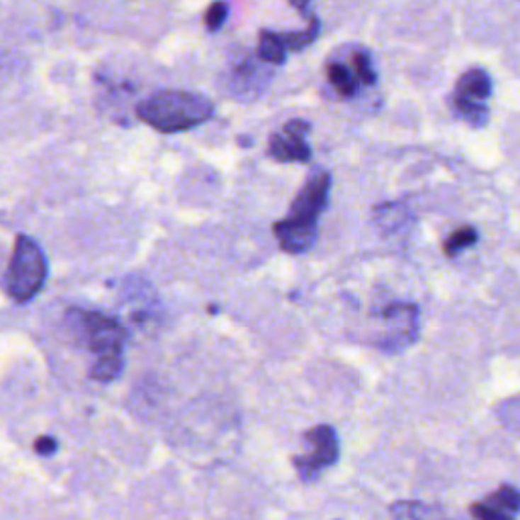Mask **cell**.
Masks as SVG:
<instances>
[{
  "label": "cell",
  "instance_id": "1",
  "mask_svg": "<svg viewBox=\"0 0 520 520\" xmlns=\"http://www.w3.org/2000/svg\"><path fill=\"white\" fill-rule=\"evenodd\" d=\"M332 189L329 171H315L293 199L287 217L275 222L273 234L283 252L303 254L317 240V224L327 208Z\"/></svg>",
  "mask_w": 520,
  "mask_h": 520
},
{
  "label": "cell",
  "instance_id": "2",
  "mask_svg": "<svg viewBox=\"0 0 520 520\" xmlns=\"http://www.w3.org/2000/svg\"><path fill=\"white\" fill-rule=\"evenodd\" d=\"M214 104L196 92L161 90L142 100L137 116L159 132H185L214 118Z\"/></svg>",
  "mask_w": 520,
  "mask_h": 520
},
{
  "label": "cell",
  "instance_id": "3",
  "mask_svg": "<svg viewBox=\"0 0 520 520\" xmlns=\"http://www.w3.org/2000/svg\"><path fill=\"white\" fill-rule=\"evenodd\" d=\"M47 278V260L39 244L29 236H16L11 264L6 271L9 295L25 303L43 289Z\"/></svg>",
  "mask_w": 520,
  "mask_h": 520
},
{
  "label": "cell",
  "instance_id": "4",
  "mask_svg": "<svg viewBox=\"0 0 520 520\" xmlns=\"http://www.w3.org/2000/svg\"><path fill=\"white\" fill-rule=\"evenodd\" d=\"M492 94V79L488 72L482 67H472L456 84L449 102L459 118L475 128H482L488 123V98Z\"/></svg>",
  "mask_w": 520,
  "mask_h": 520
},
{
  "label": "cell",
  "instance_id": "5",
  "mask_svg": "<svg viewBox=\"0 0 520 520\" xmlns=\"http://www.w3.org/2000/svg\"><path fill=\"white\" fill-rule=\"evenodd\" d=\"M76 315L88 348L98 356V360H124L123 350L128 334L123 323L100 311H76Z\"/></svg>",
  "mask_w": 520,
  "mask_h": 520
},
{
  "label": "cell",
  "instance_id": "6",
  "mask_svg": "<svg viewBox=\"0 0 520 520\" xmlns=\"http://www.w3.org/2000/svg\"><path fill=\"white\" fill-rule=\"evenodd\" d=\"M305 441L311 445V453H307L303 458H295L293 463L305 482H313L320 474V470L329 468L337 461L339 441H337L336 431L329 425L309 429L305 433Z\"/></svg>",
  "mask_w": 520,
  "mask_h": 520
},
{
  "label": "cell",
  "instance_id": "7",
  "mask_svg": "<svg viewBox=\"0 0 520 520\" xmlns=\"http://www.w3.org/2000/svg\"><path fill=\"white\" fill-rule=\"evenodd\" d=\"M311 126L305 120H289L283 132L269 138V157L278 163H307L311 159V147L307 145V135Z\"/></svg>",
  "mask_w": 520,
  "mask_h": 520
},
{
  "label": "cell",
  "instance_id": "8",
  "mask_svg": "<svg viewBox=\"0 0 520 520\" xmlns=\"http://www.w3.org/2000/svg\"><path fill=\"white\" fill-rule=\"evenodd\" d=\"M295 9H299L307 18V27L301 31H289L285 35H278L281 43L285 47V51H303L307 45H311L317 39L320 33V18L313 13L309 2H295Z\"/></svg>",
  "mask_w": 520,
  "mask_h": 520
},
{
  "label": "cell",
  "instance_id": "9",
  "mask_svg": "<svg viewBox=\"0 0 520 520\" xmlns=\"http://www.w3.org/2000/svg\"><path fill=\"white\" fill-rule=\"evenodd\" d=\"M392 520H445L443 514L423 502H397L390 506Z\"/></svg>",
  "mask_w": 520,
  "mask_h": 520
},
{
  "label": "cell",
  "instance_id": "10",
  "mask_svg": "<svg viewBox=\"0 0 520 520\" xmlns=\"http://www.w3.org/2000/svg\"><path fill=\"white\" fill-rule=\"evenodd\" d=\"M256 55L262 63H271V65H281L285 63L287 51L278 39V33L273 31H260L259 33V47H256Z\"/></svg>",
  "mask_w": 520,
  "mask_h": 520
},
{
  "label": "cell",
  "instance_id": "11",
  "mask_svg": "<svg viewBox=\"0 0 520 520\" xmlns=\"http://www.w3.org/2000/svg\"><path fill=\"white\" fill-rule=\"evenodd\" d=\"M327 77H329V84L336 88L339 96L354 98L358 94V81L344 63H329L327 65Z\"/></svg>",
  "mask_w": 520,
  "mask_h": 520
},
{
  "label": "cell",
  "instance_id": "12",
  "mask_svg": "<svg viewBox=\"0 0 520 520\" xmlns=\"http://www.w3.org/2000/svg\"><path fill=\"white\" fill-rule=\"evenodd\" d=\"M477 242V232L472 226H461L456 232L449 234V238L443 242V254L447 259H456L463 250L472 248Z\"/></svg>",
  "mask_w": 520,
  "mask_h": 520
},
{
  "label": "cell",
  "instance_id": "13",
  "mask_svg": "<svg viewBox=\"0 0 520 520\" xmlns=\"http://www.w3.org/2000/svg\"><path fill=\"white\" fill-rule=\"evenodd\" d=\"M352 65L356 81H362L364 86H372L376 84V72H374V65L370 60V53L364 49H358L352 53Z\"/></svg>",
  "mask_w": 520,
  "mask_h": 520
},
{
  "label": "cell",
  "instance_id": "14",
  "mask_svg": "<svg viewBox=\"0 0 520 520\" xmlns=\"http://www.w3.org/2000/svg\"><path fill=\"white\" fill-rule=\"evenodd\" d=\"M472 516L477 520H514V514H508L500 506H494V502H475L470 508Z\"/></svg>",
  "mask_w": 520,
  "mask_h": 520
},
{
  "label": "cell",
  "instance_id": "15",
  "mask_svg": "<svg viewBox=\"0 0 520 520\" xmlns=\"http://www.w3.org/2000/svg\"><path fill=\"white\" fill-rule=\"evenodd\" d=\"M488 500L496 506H500L508 514H516L519 512V492L512 486H502L496 494H492Z\"/></svg>",
  "mask_w": 520,
  "mask_h": 520
},
{
  "label": "cell",
  "instance_id": "16",
  "mask_svg": "<svg viewBox=\"0 0 520 520\" xmlns=\"http://www.w3.org/2000/svg\"><path fill=\"white\" fill-rule=\"evenodd\" d=\"M226 18H228V4H226V2H214L212 6H208L205 16H203L205 27H208L210 31L222 29V25L226 23Z\"/></svg>",
  "mask_w": 520,
  "mask_h": 520
},
{
  "label": "cell",
  "instance_id": "17",
  "mask_svg": "<svg viewBox=\"0 0 520 520\" xmlns=\"http://www.w3.org/2000/svg\"><path fill=\"white\" fill-rule=\"evenodd\" d=\"M55 449H57V441L53 437H39L35 441V451L39 456H51V453H55Z\"/></svg>",
  "mask_w": 520,
  "mask_h": 520
}]
</instances>
